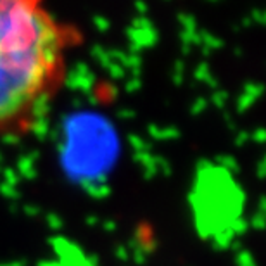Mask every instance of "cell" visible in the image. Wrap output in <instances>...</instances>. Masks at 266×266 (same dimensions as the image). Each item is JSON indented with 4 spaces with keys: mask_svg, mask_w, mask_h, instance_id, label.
I'll list each match as a JSON object with an SVG mask.
<instances>
[{
    "mask_svg": "<svg viewBox=\"0 0 266 266\" xmlns=\"http://www.w3.org/2000/svg\"><path fill=\"white\" fill-rule=\"evenodd\" d=\"M82 42L78 28L59 19L47 0H0V137L38 125Z\"/></svg>",
    "mask_w": 266,
    "mask_h": 266,
    "instance_id": "obj_1",
    "label": "cell"
}]
</instances>
